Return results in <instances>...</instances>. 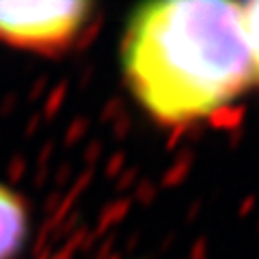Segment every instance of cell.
Returning <instances> with one entry per match:
<instances>
[{"label":"cell","instance_id":"cell-1","mask_svg":"<svg viewBox=\"0 0 259 259\" xmlns=\"http://www.w3.org/2000/svg\"><path fill=\"white\" fill-rule=\"evenodd\" d=\"M127 84L168 125L221 110L248 87L250 61L240 5L166 0L141 7L123 44Z\"/></svg>","mask_w":259,"mask_h":259},{"label":"cell","instance_id":"cell-2","mask_svg":"<svg viewBox=\"0 0 259 259\" xmlns=\"http://www.w3.org/2000/svg\"><path fill=\"white\" fill-rule=\"evenodd\" d=\"M91 5L80 0L0 3V41L30 52L56 54L80 37Z\"/></svg>","mask_w":259,"mask_h":259},{"label":"cell","instance_id":"cell-3","mask_svg":"<svg viewBox=\"0 0 259 259\" xmlns=\"http://www.w3.org/2000/svg\"><path fill=\"white\" fill-rule=\"evenodd\" d=\"M28 236V209L20 194L0 184V259H13Z\"/></svg>","mask_w":259,"mask_h":259},{"label":"cell","instance_id":"cell-4","mask_svg":"<svg viewBox=\"0 0 259 259\" xmlns=\"http://www.w3.org/2000/svg\"><path fill=\"white\" fill-rule=\"evenodd\" d=\"M240 13H242V30H244L248 61H250V76L259 82V3L240 5Z\"/></svg>","mask_w":259,"mask_h":259}]
</instances>
